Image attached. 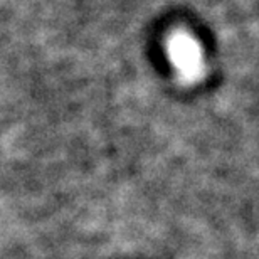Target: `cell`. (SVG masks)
Returning <instances> with one entry per match:
<instances>
[{"label":"cell","instance_id":"obj_1","mask_svg":"<svg viewBox=\"0 0 259 259\" xmlns=\"http://www.w3.org/2000/svg\"><path fill=\"white\" fill-rule=\"evenodd\" d=\"M172 56L177 66L187 74H192L199 64V53H197L195 46L189 39H175L172 44Z\"/></svg>","mask_w":259,"mask_h":259}]
</instances>
